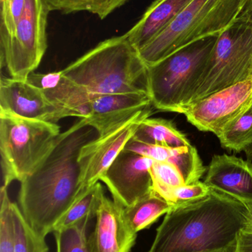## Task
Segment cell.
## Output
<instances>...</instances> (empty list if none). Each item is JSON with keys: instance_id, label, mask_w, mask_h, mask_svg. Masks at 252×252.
Returning <instances> with one entry per match:
<instances>
[{"instance_id": "9a60e30c", "label": "cell", "mask_w": 252, "mask_h": 252, "mask_svg": "<svg viewBox=\"0 0 252 252\" xmlns=\"http://www.w3.org/2000/svg\"><path fill=\"white\" fill-rule=\"evenodd\" d=\"M204 183L243 201H252V163L235 156L215 155Z\"/></svg>"}, {"instance_id": "ffe728a7", "label": "cell", "mask_w": 252, "mask_h": 252, "mask_svg": "<svg viewBox=\"0 0 252 252\" xmlns=\"http://www.w3.org/2000/svg\"><path fill=\"white\" fill-rule=\"evenodd\" d=\"M104 195L103 187L99 182L84 189L57 223L53 232L72 226L81 220H92L93 218H96V212Z\"/></svg>"}, {"instance_id": "cb8c5ba5", "label": "cell", "mask_w": 252, "mask_h": 252, "mask_svg": "<svg viewBox=\"0 0 252 252\" xmlns=\"http://www.w3.org/2000/svg\"><path fill=\"white\" fill-rule=\"evenodd\" d=\"M151 176L154 192L168 202L172 191L186 185L180 170L169 161H154L151 167Z\"/></svg>"}, {"instance_id": "3957f363", "label": "cell", "mask_w": 252, "mask_h": 252, "mask_svg": "<svg viewBox=\"0 0 252 252\" xmlns=\"http://www.w3.org/2000/svg\"><path fill=\"white\" fill-rule=\"evenodd\" d=\"M62 72L92 96L146 92V65L125 34L102 41Z\"/></svg>"}, {"instance_id": "2e32d148", "label": "cell", "mask_w": 252, "mask_h": 252, "mask_svg": "<svg viewBox=\"0 0 252 252\" xmlns=\"http://www.w3.org/2000/svg\"><path fill=\"white\" fill-rule=\"evenodd\" d=\"M27 81L38 87L53 103L68 109L75 117L86 118L91 94L63 75L62 70L49 73L33 72Z\"/></svg>"}, {"instance_id": "e0dca14e", "label": "cell", "mask_w": 252, "mask_h": 252, "mask_svg": "<svg viewBox=\"0 0 252 252\" xmlns=\"http://www.w3.org/2000/svg\"><path fill=\"white\" fill-rule=\"evenodd\" d=\"M192 1L155 0L125 35L135 48L141 50L162 32Z\"/></svg>"}, {"instance_id": "9c48e42d", "label": "cell", "mask_w": 252, "mask_h": 252, "mask_svg": "<svg viewBox=\"0 0 252 252\" xmlns=\"http://www.w3.org/2000/svg\"><path fill=\"white\" fill-rule=\"evenodd\" d=\"M150 115L149 106L81 147L78 158L81 189H87L100 180L131 140L141 123Z\"/></svg>"}, {"instance_id": "8fae6325", "label": "cell", "mask_w": 252, "mask_h": 252, "mask_svg": "<svg viewBox=\"0 0 252 252\" xmlns=\"http://www.w3.org/2000/svg\"><path fill=\"white\" fill-rule=\"evenodd\" d=\"M155 160L124 151L114 160L100 180L115 202L130 207L153 192L151 167Z\"/></svg>"}, {"instance_id": "6da1fadb", "label": "cell", "mask_w": 252, "mask_h": 252, "mask_svg": "<svg viewBox=\"0 0 252 252\" xmlns=\"http://www.w3.org/2000/svg\"><path fill=\"white\" fill-rule=\"evenodd\" d=\"M95 129L80 119L61 133L42 162L22 182L19 208L40 235L55 227L84 192L80 187L78 158L83 145L93 139Z\"/></svg>"}, {"instance_id": "4dcf8cb0", "label": "cell", "mask_w": 252, "mask_h": 252, "mask_svg": "<svg viewBox=\"0 0 252 252\" xmlns=\"http://www.w3.org/2000/svg\"><path fill=\"white\" fill-rule=\"evenodd\" d=\"M244 203L245 204V205L247 206V209H248L250 214V222H249L248 225H247L245 230L244 231L247 232H252V201H247V202Z\"/></svg>"}, {"instance_id": "484cf974", "label": "cell", "mask_w": 252, "mask_h": 252, "mask_svg": "<svg viewBox=\"0 0 252 252\" xmlns=\"http://www.w3.org/2000/svg\"><path fill=\"white\" fill-rule=\"evenodd\" d=\"M0 252H14V229L12 217V201L7 188L1 187L0 193Z\"/></svg>"}, {"instance_id": "7a4b0ae2", "label": "cell", "mask_w": 252, "mask_h": 252, "mask_svg": "<svg viewBox=\"0 0 252 252\" xmlns=\"http://www.w3.org/2000/svg\"><path fill=\"white\" fill-rule=\"evenodd\" d=\"M250 220L243 201L211 188L201 199L172 207L149 252H233Z\"/></svg>"}, {"instance_id": "7402d4cb", "label": "cell", "mask_w": 252, "mask_h": 252, "mask_svg": "<svg viewBox=\"0 0 252 252\" xmlns=\"http://www.w3.org/2000/svg\"><path fill=\"white\" fill-rule=\"evenodd\" d=\"M50 11L65 14L85 11L105 19L130 0H45Z\"/></svg>"}, {"instance_id": "5bb4252c", "label": "cell", "mask_w": 252, "mask_h": 252, "mask_svg": "<svg viewBox=\"0 0 252 252\" xmlns=\"http://www.w3.org/2000/svg\"><path fill=\"white\" fill-rule=\"evenodd\" d=\"M151 105L147 92L93 95L88 115L81 119L102 135Z\"/></svg>"}, {"instance_id": "277c9868", "label": "cell", "mask_w": 252, "mask_h": 252, "mask_svg": "<svg viewBox=\"0 0 252 252\" xmlns=\"http://www.w3.org/2000/svg\"><path fill=\"white\" fill-rule=\"evenodd\" d=\"M248 0H192L156 37L139 50L146 66L208 37L217 36L238 20Z\"/></svg>"}, {"instance_id": "44dd1931", "label": "cell", "mask_w": 252, "mask_h": 252, "mask_svg": "<svg viewBox=\"0 0 252 252\" xmlns=\"http://www.w3.org/2000/svg\"><path fill=\"white\" fill-rule=\"evenodd\" d=\"M14 229V252H48L46 237L40 235L27 221L19 206L12 203Z\"/></svg>"}, {"instance_id": "4fadbf2b", "label": "cell", "mask_w": 252, "mask_h": 252, "mask_svg": "<svg viewBox=\"0 0 252 252\" xmlns=\"http://www.w3.org/2000/svg\"><path fill=\"white\" fill-rule=\"evenodd\" d=\"M94 230L88 237L92 252H130L137 234L124 216V207L104 195L96 215Z\"/></svg>"}, {"instance_id": "836d02e7", "label": "cell", "mask_w": 252, "mask_h": 252, "mask_svg": "<svg viewBox=\"0 0 252 252\" xmlns=\"http://www.w3.org/2000/svg\"></svg>"}, {"instance_id": "7c38bea8", "label": "cell", "mask_w": 252, "mask_h": 252, "mask_svg": "<svg viewBox=\"0 0 252 252\" xmlns=\"http://www.w3.org/2000/svg\"><path fill=\"white\" fill-rule=\"evenodd\" d=\"M0 112L51 123L75 117L71 111L52 102L42 90L28 81L6 77L0 80Z\"/></svg>"}, {"instance_id": "603a6c76", "label": "cell", "mask_w": 252, "mask_h": 252, "mask_svg": "<svg viewBox=\"0 0 252 252\" xmlns=\"http://www.w3.org/2000/svg\"><path fill=\"white\" fill-rule=\"evenodd\" d=\"M221 146L236 153L252 143V105L217 136Z\"/></svg>"}, {"instance_id": "f546056e", "label": "cell", "mask_w": 252, "mask_h": 252, "mask_svg": "<svg viewBox=\"0 0 252 252\" xmlns=\"http://www.w3.org/2000/svg\"><path fill=\"white\" fill-rule=\"evenodd\" d=\"M238 21L252 25V0H248Z\"/></svg>"}, {"instance_id": "ac0fdd59", "label": "cell", "mask_w": 252, "mask_h": 252, "mask_svg": "<svg viewBox=\"0 0 252 252\" xmlns=\"http://www.w3.org/2000/svg\"><path fill=\"white\" fill-rule=\"evenodd\" d=\"M132 139L148 145L168 148L191 145L186 135L180 131L173 122L163 118H147L144 120Z\"/></svg>"}, {"instance_id": "83f0119b", "label": "cell", "mask_w": 252, "mask_h": 252, "mask_svg": "<svg viewBox=\"0 0 252 252\" xmlns=\"http://www.w3.org/2000/svg\"><path fill=\"white\" fill-rule=\"evenodd\" d=\"M211 188L200 181L190 185H182L172 191L169 202L173 206L192 202L207 196Z\"/></svg>"}, {"instance_id": "8992f818", "label": "cell", "mask_w": 252, "mask_h": 252, "mask_svg": "<svg viewBox=\"0 0 252 252\" xmlns=\"http://www.w3.org/2000/svg\"><path fill=\"white\" fill-rule=\"evenodd\" d=\"M60 133L56 123L0 112L2 187L31 175L52 151Z\"/></svg>"}, {"instance_id": "d4e9b609", "label": "cell", "mask_w": 252, "mask_h": 252, "mask_svg": "<svg viewBox=\"0 0 252 252\" xmlns=\"http://www.w3.org/2000/svg\"><path fill=\"white\" fill-rule=\"evenodd\" d=\"M91 220H81L68 227L53 232L57 252H92L89 245L87 229Z\"/></svg>"}, {"instance_id": "30bf717a", "label": "cell", "mask_w": 252, "mask_h": 252, "mask_svg": "<svg viewBox=\"0 0 252 252\" xmlns=\"http://www.w3.org/2000/svg\"><path fill=\"white\" fill-rule=\"evenodd\" d=\"M252 105V79L223 89L191 105L183 115L201 131L220 135Z\"/></svg>"}, {"instance_id": "d6986e66", "label": "cell", "mask_w": 252, "mask_h": 252, "mask_svg": "<svg viewBox=\"0 0 252 252\" xmlns=\"http://www.w3.org/2000/svg\"><path fill=\"white\" fill-rule=\"evenodd\" d=\"M173 207L153 191L133 205L124 207V216L132 229L138 233L144 229H149Z\"/></svg>"}, {"instance_id": "4316f807", "label": "cell", "mask_w": 252, "mask_h": 252, "mask_svg": "<svg viewBox=\"0 0 252 252\" xmlns=\"http://www.w3.org/2000/svg\"><path fill=\"white\" fill-rule=\"evenodd\" d=\"M1 2V21L0 35L9 33L21 19L27 0H0Z\"/></svg>"}, {"instance_id": "ba28073f", "label": "cell", "mask_w": 252, "mask_h": 252, "mask_svg": "<svg viewBox=\"0 0 252 252\" xmlns=\"http://www.w3.org/2000/svg\"><path fill=\"white\" fill-rule=\"evenodd\" d=\"M45 0H27L25 12L11 32L0 35L1 66L10 78L27 81L38 68L47 49Z\"/></svg>"}, {"instance_id": "52a82bcc", "label": "cell", "mask_w": 252, "mask_h": 252, "mask_svg": "<svg viewBox=\"0 0 252 252\" xmlns=\"http://www.w3.org/2000/svg\"><path fill=\"white\" fill-rule=\"evenodd\" d=\"M252 79V25L237 20L217 36L186 110L212 94Z\"/></svg>"}, {"instance_id": "f1b7e54d", "label": "cell", "mask_w": 252, "mask_h": 252, "mask_svg": "<svg viewBox=\"0 0 252 252\" xmlns=\"http://www.w3.org/2000/svg\"><path fill=\"white\" fill-rule=\"evenodd\" d=\"M233 252H252V233L242 231Z\"/></svg>"}, {"instance_id": "5b68a950", "label": "cell", "mask_w": 252, "mask_h": 252, "mask_svg": "<svg viewBox=\"0 0 252 252\" xmlns=\"http://www.w3.org/2000/svg\"><path fill=\"white\" fill-rule=\"evenodd\" d=\"M217 36L192 43L158 63L146 66V90L155 109L184 113Z\"/></svg>"}, {"instance_id": "1f68e13d", "label": "cell", "mask_w": 252, "mask_h": 252, "mask_svg": "<svg viewBox=\"0 0 252 252\" xmlns=\"http://www.w3.org/2000/svg\"><path fill=\"white\" fill-rule=\"evenodd\" d=\"M244 152H245L246 156H247V160L249 161H252V143L250 144L249 146H247V148L244 150Z\"/></svg>"}, {"instance_id": "d6a6232c", "label": "cell", "mask_w": 252, "mask_h": 252, "mask_svg": "<svg viewBox=\"0 0 252 252\" xmlns=\"http://www.w3.org/2000/svg\"></svg>"}]
</instances>
